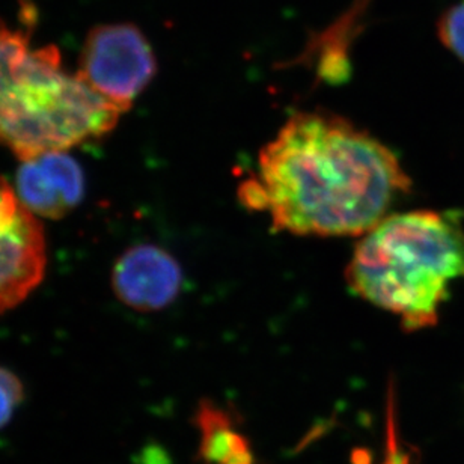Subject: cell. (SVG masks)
I'll use <instances>...</instances> for the list:
<instances>
[{"instance_id": "1", "label": "cell", "mask_w": 464, "mask_h": 464, "mask_svg": "<svg viewBox=\"0 0 464 464\" xmlns=\"http://www.w3.org/2000/svg\"><path fill=\"white\" fill-rule=\"evenodd\" d=\"M411 188L392 150L343 116L315 111L291 116L264 145L238 197L275 231L361 237Z\"/></svg>"}, {"instance_id": "2", "label": "cell", "mask_w": 464, "mask_h": 464, "mask_svg": "<svg viewBox=\"0 0 464 464\" xmlns=\"http://www.w3.org/2000/svg\"><path fill=\"white\" fill-rule=\"evenodd\" d=\"M124 113L63 67L54 44L0 18V147L18 160L108 136Z\"/></svg>"}, {"instance_id": "3", "label": "cell", "mask_w": 464, "mask_h": 464, "mask_svg": "<svg viewBox=\"0 0 464 464\" xmlns=\"http://www.w3.org/2000/svg\"><path fill=\"white\" fill-rule=\"evenodd\" d=\"M464 277V231L438 211L389 215L361 236L345 270L354 295L416 332L438 324L452 282Z\"/></svg>"}, {"instance_id": "4", "label": "cell", "mask_w": 464, "mask_h": 464, "mask_svg": "<svg viewBox=\"0 0 464 464\" xmlns=\"http://www.w3.org/2000/svg\"><path fill=\"white\" fill-rule=\"evenodd\" d=\"M156 72L151 44L129 23L94 27L86 36L77 67L82 81L122 113L129 112Z\"/></svg>"}, {"instance_id": "5", "label": "cell", "mask_w": 464, "mask_h": 464, "mask_svg": "<svg viewBox=\"0 0 464 464\" xmlns=\"http://www.w3.org/2000/svg\"><path fill=\"white\" fill-rule=\"evenodd\" d=\"M44 229L0 177V315L17 308L44 279Z\"/></svg>"}, {"instance_id": "6", "label": "cell", "mask_w": 464, "mask_h": 464, "mask_svg": "<svg viewBox=\"0 0 464 464\" xmlns=\"http://www.w3.org/2000/svg\"><path fill=\"white\" fill-rule=\"evenodd\" d=\"M183 268L174 255L151 243L131 246L116 259L112 288L116 299L139 313L163 311L183 290Z\"/></svg>"}, {"instance_id": "7", "label": "cell", "mask_w": 464, "mask_h": 464, "mask_svg": "<svg viewBox=\"0 0 464 464\" xmlns=\"http://www.w3.org/2000/svg\"><path fill=\"white\" fill-rule=\"evenodd\" d=\"M14 188L32 215L59 220L81 206L85 175L68 151H49L20 163Z\"/></svg>"}, {"instance_id": "8", "label": "cell", "mask_w": 464, "mask_h": 464, "mask_svg": "<svg viewBox=\"0 0 464 464\" xmlns=\"http://www.w3.org/2000/svg\"><path fill=\"white\" fill-rule=\"evenodd\" d=\"M195 425L201 434L198 457L208 464H256L249 440L237 430L231 411L210 400L198 404Z\"/></svg>"}, {"instance_id": "9", "label": "cell", "mask_w": 464, "mask_h": 464, "mask_svg": "<svg viewBox=\"0 0 464 464\" xmlns=\"http://www.w3.org/2000/svg\"><path fill=\"white\" fill-rule=\"evenodd\" d=\"M370 0H362L353 5V8L336 23L335 26L327 29L317 40L311 41L306 49V59L309 65L315 68L317 76L327 83H343L352 72V65L348 61V44L354 35L359 22V13L365 8Z\"/></svg>"}, {"instance_id": "10", "label": "cell", "mask_w": 464, "mask_h": 464, "mask_svg": "<svg viewBox=\"0 0 464 464\" xmlns=\"http://www.w3.org/2000/svg\"><path fill=\"white\" fill-rule=\"evenodd\" d=\"M438 32L443 45L464 63V0L442 14Z\"/></svg>"}, {"instance_id": "11", "label": "cell", "mask_w": 464, "mask_h": 464, "mask_svg": "<svg viewBox=\"0 0 464 464\" xmlns=\"http://www.w3.org/2000/svg\"><path fill=\"white\" fill-rule=\"evenodd\" d=\"M24 384L13 371L0 366V430L13 420L14 413L24 401Z\"/></svg>"}]
</instances>
